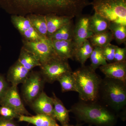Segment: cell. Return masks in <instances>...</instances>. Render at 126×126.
<instances>
[{
  "label": "cell",
  "mask_w": 126,
  "mask_h": 126,
  "mask_svg": "<svg viewBox=\"0 0 126 126\" xmlns=\"http://www.w3.org/2000/svg\"><path fill=\"white\" fill-rule=\"evenodd\" d=\"M18 122H25L35 126H59L56 120L52 117L44 114H37L34 116L20 115Z\"/></svg>",
  "instance_id": "2e32d148"
},
{
  "label": "cell",
  "mask_w": 126,
  "mask_h": 126,
  "mask_svg": "<svg viewBox=\"0 0 126 126\" xmlns=\"http://www.w3.org/2000/svg\"><path fill=\"white\" fill-rule=\"evenodd\" d=\"M11 20L12 24L20 33L32 27L29 19L26 16L12 15Z\"/></svg>",
  "instance_id": "4316f807"
},
{
  "label": "cell",
  "mask_w": 126,
  "mask_h": 126,
  "mask_svg": "<svg viewBox=\"0 0 126 126\" xmlns=\"http://www.w3.org/2000/svg\"><path fill=\"white\" fill-rule=\"evenodd\" d=\"M115 112L119 113L126 105V82L106 77L102 79L99 98Z\"/></svg>",
  "instance_id": "277c9868"
},
{
  "label": "cell",
  "mask_w": 126,
  "mask_h": 126,
  "mask_svg": "<svg viewBox=\"0 0 126 126\" xmlns=\"http://www.w3.org/2000/svg\"><path fill=\"white\" fill-rule=\"evenodd\" d=\"M51 41L56 56L65 60H73L76 47L73 40Z\"/></svg>",
  "instance_id": "5bb4252c"
},
{
  "label": "cell",
  "mask_w": 126,
  "mask_h": 126,
  "mask_svg": "<svg viewBox=\"0 0 126 126\" xmlns=\"http://www.w3.org/2000/svg\"><path fill=\"white\" fill-rule=\"evenodd\" d=\"M94 13L110 23L126 26V0H93Z\"/></svg>",
  "instance_id": "5b68a950"
},
{
  "label": "cell",
  "mask_w": 126,
  "mask_h": 126,
  "mask_svg": "<svg viewBox=\"0 0 126 126\" xmlns=\"http://www.w3.org/2000/svg\"><path fill=\"white\" fill-rule=\"evenodd\" d=\"M74 26L72 20L57 31L48 38L51 40H73Z\"/></svg>",
  "instance_id": "7402d4cb"
},
{
  "label": "cell",
  "mask_w": 126,
  "mask_h": 126,
  "mask_svg": "<svg viewBox=\"0 0 126 126\" xmlns=\"http://www.w3.org/2000/svg\"><path fill=\"white\" fill-rule=\"evenodd\" d=\"M94 47L88 39L84 41L82 45L75 49L74 59L81 64L84 65L88 59L90 58Z\"/></svg>",
  "instance_id": "44dd1931"
},
{
  "label": "cell",
  "mask_w": 126,
  "mask_h": 126,
  "mask_svg": "<svg viewBox=\"0 0 126 126\" xmlns=\"http://www.w3.org/2000/svg\"><path fill=\"white\" fill-rule=\"evenodd\" d=\"M89 58L91 63L89 66L94 71L100 66L108 63L104 56L102 48L101 47H94Z\"/></svg>",
  "instance_id": "d4e9b609"
},
{
  "label": "cell",
  "mask_w": 126,
  "mask_h": 126,
  "mask_svg": "<svg viewBox=\"0 0 126 126\" xmlns=\"http://www.w3.org/2000/svg\"><path fill=\"white\" fill-rule=\"evenodd\" d=\"M29 19L32 27L43 37H47V21L45 15L30 14L26 16Z\"/></svg>",
  "instance_id": "ffe728a7"
},
{
  "label": "cell",
  "mask_w": 126,
  "mask_h": 126,
  "mask_svg": "<svg viewBox=\"0 0 126 126\" xmlns=\"http://www.w3.org/2000/svg\"><path fill=\"white\" fill-rule=\"evenodd\" d=\"M99 68L106 77L126 82V61L108 63Z\"/></svg>",
  "instance_id": "7c38bea8"
},
{
  "label": "cell",
  "mask_w": 126,
  "mask_h": 126,
  "mask_svg": "<svg viewBox=\"0 0 126 126\" xmlns=\"http://www.w3.org/2000/svg\"><path fill=\"white\" fill-rule=\"evenodd\" d=\"M83 124H82V123H78L75 125H70V124H66V125H63V126H82L83 125Z\"/></svg>",
  "instance_id": "836d02e7"
},
{
  "label": "cell",
  "mask_w": 126,
  "mask_h": 126,
  "mask_svg": "<svg viewBox=\"0 0 126 126\" xmlns=\"http://www.w3.org/2000/svg\"><path fill=\"white\" fill-rule=\"evenodd\" d=\"M54 109L53 118L60 123L61 126L69 124L70 121L69 113L70 110H68L61 100L53 93Z\"/></svg>",
  "instance_id": "e0dca14e"
},
{
  "label": "cell",
  "mask_w": 126,
  "mask_h": 126,
  "mask_svg": "<svg viewBox=\"0 0 126 126\" xmlns=\"http://www.w3.org/2000/svg\"><path fill=\"white\" fill-rule=\"evenodd\" d=\"M81 101L97 102L102 79L90 66L82 65L72 73Z\"/></svg>",
  "instance_id": "3957f363"
},
{
  "label": "cell",
  "mask_w": 126,
  "mask_h": 126,
  "mask_svg": "<svg viewBox=\"0 0 126 126\" xmlns=\"http://www.w3.org/2000/svg\"><path fill=\"white\" fill-rule=\"evenodd\" d=\"M73 72L64 74L57 81L60 84L63 93L70 91L77 92L74 78L72 74Z\"/></svg>",
  "instance_id": "484cf974"
},
{
  "label": "cell",
  "mask_w": 126,
  "mask_h": 126,
  "mask_svg": "<svg viewBox=\"0 0 126 126\" xmlns=\"http://www.w3.org/2000/svg\"><path fill=\"white\" fill-rule=\"evenodd\" d=\"M31 71L27 70L16 61L9 69L6 79L12 86L23 84L29 77Z\"/></svg>",
  "instance_id": "4fadbf2b"
},
{
  "label": "cell",
  "mask_w": 126,
  "mask_h": 126,
  "mask_svg": "<svg viewBox=\"0 0 126 126\" xmlns=\"http://www.w3.org/2000/svg\"><path fill=\"white\" fill-rule=\"evenodd\" d=\"M89 0H0V7L8 14H54L74 18L90 5Z\"/></svg>",
  "instance_id": "6da1fadb"
},
{
  "label": "cell",
  "mask_w": 126,
  "mask_h": 126,
  "mask_svg": "<svg viewBox=\"0 0 126 126\" xmlns=\"http://www.w3.org/2000/svg\"><path fill=\"white\" fill-rule=\"evenodd\" d=\"M29 106L36 114H44L53 118L54 104L53 98L48 96L44 91Z\"/></svg>",
  "instance_id": "8fae6325"
},
{
  "label": "cell",
  "mask_w": 126,
  "mask_h": 126,
  "mask_svg": "<svg viewBox=\"0 0 126 126\" xmlns=\"http://www.w3.org/2000/svg\"><path fill=\"white\" fill-rule=\"evenodd\" d=\"M90 17L89 15L82 14L77 17L78 20L74 25L73 40L76 49L94 34L89 27Z\"/></svg>",
  "instance_id": "9c48e42d"
},
{
  "label": "cell",
  "mask_w": 126,
  "mask_h": 126,
  "mask_svg": "<svg viewBox=\"0 0 126 126\" xmlns=\"http://www.w3.org/2000/svg\"><path fill=\"white\" fill-rule=\"evenodd\" d=\"M20 115L13 109L7 106H0V116L9 119H18Z\"/></svg>",
  "instance_id": "f1b7e54d"
},
{
  "label": "cell",
  "mask_w": 126,
  "mask_h": 126,
  "mask_svg": "<svg viewBox=\"0 0 126 126\" xmlns=\"http://www.w3.org/2000/svg\"><path fill=\"white\" fill-rule=\"evenodd\" d=\"M24 40L29 41H35L43 38L36 31L33 27L20 33Z\"/></svg>",
  "instance_id": "83f0119b"
},
{
  "label": "cell",
  "mask_w": 126,
  "mask_h": 126,
  "mask_svg": "<svg viewBox=\"0 0 126 126\" xmlns=\"http://www.w3.org/2000/svg\"><path fill=\"white\" fill-rule=\"evenodd\" d=\"M45 15L47 21V37L48 38L61 27L69 23L73 19L68 16L54 14Z\"/></svg>",
  "instance_id": "9a60e30c"
},
{
  "label": "cell",
  "mask_w": 126,
  "mask_h": 126,
  "mask_svg": "<svg viewBox=\"0 0 126 126\" xmlns=\"http://www.w3.org/2000/svg\"><path fill=\"white\" fill-rule=\"evenodd\" d=\"M10 86L6 78L0 74V103Z\"/></svg>",
  "instance_id": "4dcf8cb0"
},
{
  "label": "cell",
  "mask_w": 126,
  "mask_h": 126,
  "mask_svg": "<svg viewBox=\"0 0 126 126\" xmlns=\"http://www.w3.org/2000/svg\"><path fill=\"white\" fill-rule=\"evenodd\" d=\"M109 31L113 39L119 45L126 43V26L114 23H110Z\"/></svg>",
  "instance_id": "cb8c5ba5"
},
{
  "label": "cell",
  "mask_w": 126,
  "mask_h": 126,
  "mask_svg": "<svg viewBox=\"0 0 126 126\" xmlns=\"http://www.w3.org/2000/svg\"><path fill=\"white\" fill-rule=\"evenodd\" d=\"M126 48H120L118 46L115 52L113 62L126 61Z\"/></svg>",
  "instance_id": "1f68e13d"
},
{
  "label": "cell",
  "mask_w": 126,
  "mask_h": 126,
  "mask_svg": "<svg viewBox=\"0 0 126 126\" xmlns=\"http://www.w3.org/2000/svg\"><path fill=\"white\" fill-rule=\"evenodd\" d=\"M46 82L40 72L31 71L22 84V94L24 101L29 105L43 92Z\"/></svg>",
  "instance_id": "52a82bcc"
},
{
  "label": "cell",
  "mask_w": 126,
  "mask_h": 126,
  "mask_svg": "<svg viewBox=\"0 0 126 126\" xmlns=\"http://www.w3.org/2000/svg\"><path fill=\"white\" fill-rule=\"evenodd\" d=\"M18 63L27 70L31 71L34 68L40 67L41 64L33 54L24 46L21 49L18 60Z\"/></svg>",
  "instance_id": "ac0fdd59"
},
{
  "label": "cell",
  "mask_w": 126,
  "mask_h": 126,
  "mask_svg": "<svg viewBox=\"0 0 126 126\" xmlns=\"http://www.w3.org/2000/svg\"><path fill=\"white\" fill-rule=\"evenodd\" d=\"M0 126H19L15 119H9L0 116Z\"/></svg>",
  "instance_id": "d6a6232c"
},
{
  "label": "cell",
  "mask_w": 126,
  "mask_h": 126,
  "mask_svg": "<svg viewBox=\"0 0 126 126\" xmlns=\"http://www.w3.org/2000/svg\"><path fill=\"white\" fill-rule=\"evenodd\" d=\"M0 50H1V47H0Z\"/></svg>",
  "instance_id": "d590c367"
},
{
  "label": "cell",
  "mask_w": 126,
  "mask_h": 126,
  "mask_svg": "<svg viewBox=\"0 0 126 126\" xmlns=\"http://www.w3.org/2000/svg\"><path fill=\"white\" fill-rule=\"evenodd\" d=\"M117 47V46L110 43L102 48L103 53L106 61L110 63L113 62L115 52Z\"/></svg>",
  "instance_id": "f546056e"
},
{
  "label": "cell",
  "mask_w": 126,
  "mask_h": 126,
  "mask_svg": "<svg viewBox=\"0 0 126 126\" xmlns=\"http://www.w3.org/2000/svg\"><path fill=\"white\" fill-rule=\"evenodd\" d=\"M0 105L10 107L20 115H32L25 107L19 94L18 86H10L1 100Z\"/></svg>",
  "instance_id": "30bf717a"
},
{
  "label": "cell",
  "mask_w": 126,
  "mask_h": 126,
  "mask_svg": "<svg viewBox=\"0 0 126 126\" xmlns=\"http://www.w3.org/2000/svg\"><path fill=\"white\" fill-rule=\"evenodd\" d=\"M110 23L106 18L95 13L89 18V27L94 34L109 31Z\"/></svg>",
  "instance_id": "d6986e66"
},
{
  "label": "cell",
  "mask_w": 126,
  "mask_h": 126,
  "mask_svg": "<svg viewBox=\"0 0 126 126\" xmlns=\"http://www.w3.org/2000/svg\"><path fill=\"white\" fill-rule=\"evenodd\" d=\"M40 73L46 82L53 83L65 74L73 72L68 60L58 56L50 59L40 65Z\"/></svg>",
  "instance_id": "8992f818"
},
{
  "label": "cell",
  "mask_w": 126,
  "mask_h": 126,
  "mask_svg": "<svg viewBox=\"0 0 126 126\" xmlns=\"http://www.w3.org/2000/svg\"><path fill=\"white\" fill-rule=\"evenodd\" d=\"M23 43V46L33 54L41 64L56 56L52 41L47 37L35 41L24 40Z\"/></svg>",
  "instance_id": "ba28073f"
},
{
  "label": "cell",
  "mask_w": 126,
  "mask_h": 126,
  "mask_svg": "<svg viewBox=\"0 0 126 126\" xmlns=\"http://www.w3.org/2000/svg\"><path fill=\"white\" fill-rule=\"evenodd\" d=\"M91 126V125H89L88 126Z\"/></svg>",
  "instance_id": "e575fe53"
},
{
  "label": "cell",
  "mask_w": 126,
  "mask_h": 126,
  "mask_svg": "<svg viewBox=\"0 0 126 126\" xmlns=\"http://www.w3.org/2000/svg\"><path fill=\"white\" fill-rule=\"evenodd\" d=\"M113 39L112 34L109 31L103 33L94 34L88 40L93 47L103 48L111 43Z\"/></svg>",
  "instance_id": "603a6c76"
},
{
  "label": "cell",
  "mask_w": 126,
  "mask_h": 126,
  "mask_svg": "<svg viewBox=\"0 0 126 126\" xmlns=\"http://www.w3.org/2000/svg\"><path fill=\"white\" fill-rule=\"evenodd\" d=\"M69 110L78 121L89 125L113 126L117 122V115L97 102L81 101L74 104Z\"/></svg>",
  "instance_id": "7a4b0ae2"
}]
</instances>
